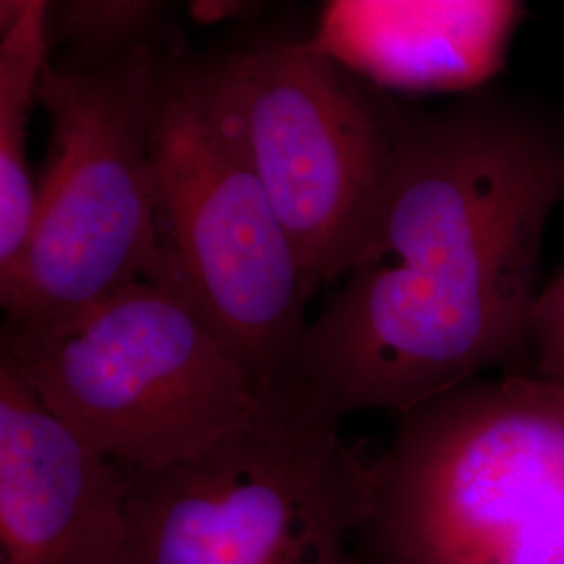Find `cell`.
Returning <instances> with one entry per match:
<instances>
[{"instance_id": "obj_1", "label": "cell", "mask_w": 564, "mask_h": 564, "mask_svg": "<svg viewBox=\"0 0 564 564\" xmlns=\"http://www.w3.org/2000/svg\"><path fill=\"white\" fill-rule=\"evenodd\" d=\"M563 205L561 113L485 88L440 111L395 105L372 223L286 381L343 421L524 370Z\"/></svg>"}, {"instance_id": "obj_2", "label": "cell", "mask_w": 564, "mask_h": 564, "mask_svg": "<svg viewBox=\"0 0 564 564\" xmlns=\"http://www.w3.org/2000/svg\"><path fill=\"white\" fill-rule=\"evenodd\" d=\"M364 564H564V389L527 370L402 414L370 458Z\"/></svg>"}, {"instance_id": "obj_3", "label": "cell", "mask_w": 564, "mask_h": 564, "mask_svg": "<svg viewBox=\"0 0 564 564\" xmlns=\"http://www.w3.org/2000/svg\"><path fill=\"white\" fill-rule=\"evenodd\" d=\"M9 364L61 423L128 475L199 458L263 387L174 284H126L36 326L2 324Z\"/></svg>"}, {"instance_id": "obj_4", "label": "cell", "mask_w": 564, "mask_h": 564, "mask_svg": "<svg viewBox=\"0 0 564 564\" xmlns=\"http://www.w3.org/2000/svg\"><path fill=\"white\" fill-rule=\"evenodd\" d=\"M163 72L149 44L46 65L39 102L51 121L48 155L30 239L0 279L2 324L53 323L132 282L178 286L153 165Z\"/></svg>"}, {"instance_id": "obj_5", "label": "cell", "mask_w": 564, "mask_h": 564, "mask_svg": "<svg viewBox=\"0 0 564 564\" xmlns=\"http://www.w3.org/2000/svg\"><path fill=\"white\" fill-rule=\"evenodd\" d=\"M284 381L199 458L128 475L121 564H364L370 458Z\"/></svg>"}, {"instance_id": "obj_6", "label": "cell", "mask_w": 564, "mask_h": 564, "mask_svg": "<svg viewBox=\"0 0 564 564\" xmlns=\"http://www.w3.org/2000/svg\"><path fill=\"white\" fill-rule=\"evenodd\" d=\"M153 165L178 289L263 389L286 381L312 297L218 65H165Z\"/></svg>"}, {"instance_id": "obj_7", "label": "cell", "mask_w": 564, "mask_h": 564, "mask_svg": "<svg viewBox=\"0 0 564 564\" xmlns=\"http://www.w3.org/2000/svg\"><path fill=\"white\" fill-rule=\"evenodd\" d=\"M310 297L341 279L372 223L395 105L307 41L218 63Z\"/></svg>"}, {"instance_id": "obj_8", "label": "cell", "mask_w": 564, "mask_h": 564, "mask_svg": "<svg viewBox=\"0 0 564 564\" xmlns=\"http://www.w3.org/2000/svg\"><path fill=\"white\" fill-rule=\"evenodd\" d=\"M130 479L0 360L2 564H121Z\"/></svg>"}, {"instance_id": "obj_9", "label": "cell", "mask_w": 564, "mask_h": 564, "mask_svg": "<svg viewBox=\"0 0 564 564\" xmlns=\"http://www.w3.org/2000/svg\"><path fill=\"white\" fill-rule=\"evenodd\" d=\"M524 0H323L307 44L387 90L468 95L505 67Z\"/></svg>"}, {"instance_id": "obj_10", "label": "cell", "mask_w": 564, "mask_h": 564, "mask_svg": "<svg viewBox=\"0 0 564 564\" xmlns=\"http://www.w3.org/2000/svg\"><path fill=\"white\" fill-rule=\"evenodd\" d=\"M51 0H25L0 41V279L20 262L36 214L28 160L32 109L46 61Z\"/></svg>"}, {"instance_id": "obj_11", "label": "cell", "mask_w": 564, "mask_h": 564, "mask_svg": "<svg viewBox=\"0 0 564 564\" xmlns=\"http://www.w3.org/2000/svg\"><path fill=\"white\" fill-rule=\"evenodd\" d=\"M160 0H76L69 13V36L78 59H95L130 46L149 44Z\"/></svg>"}, {"instance_id": "obj_12", "label": "cell", "mask_w": 564, "mask_h": 564, "mask_svg": "<svg viewBox=\"0 0 564 564\" xmlns=\"http://www.w3.org/2000/svg\"><path fill=\"white\" fill-rule=\"evenodd\" d=\"M524 370L564 389V263L540 295Z\"/></svg>"}, {"instance_id": "obj_13", "label": "cell", "mask_w": 564, "mask_h": 564, "mask_svg": "<svg viewBox=\"0 0 564 564\" xmlns=\"http://www.w3.org/2000/svg\"><path fill=\"white\" fill-rule=\"evenodd\" d=\"M256 0H191V13L202 21H218L239 15Z\"/></svg>"}, {"instance_id": "obj_14", "label": "cell", "mask_w": 564, "mask_h": 564, "mask_svg": "<svg viewBox=\"0 0 564 564\" xmlns=\"http://www.w3.org/2000/svg\"><path fill=\"white\" fill-rule=\"evenodd\" d=\"M25 0H0V28L15 20L23 9Z\"/></svg>"}]
</instances>
